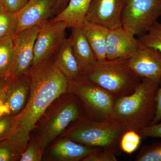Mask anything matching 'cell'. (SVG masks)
<instances>
[{"mask_svg":"<svg viewBox=\"0 0 161 161\" xmlns=\"http://www.w3.org/2000/svg\"><path fill=\"white\" fill-rule=\"evenodd\" d=\"M30 90V82L26 74L9 81L6 92L9 115L16 116L23 111L28 100Z\"/></svg>","mask_w":161,"mask_h":161,"instance_id":"obj_15","label":"cell"},{"mask_svg":"<svg viewBox=\"0 0 161 161\" xmlns=\"http://www.w3.org/2000/svg\"><path fill=\"white\" fill-rule=\"evenodd\" d=\"M69 82L92 115L100 121L111 120L115 99L109 92L85 78Z\"/></svg>","mask_w":161,"mask_h":161,"instance_id":"obj_6","label":"cell"},{"mask_svg":"<svg viewBox=\"0 0 161 161\" xmlns=\"http://www.w3.org/2000/svg\"><path fill=\"white\" fill-rule=\"evenodd\" d=\"M18 22L16 15L6 10L0 3V39L13 37L16 33Z\"/></svg>","mask_w":161,"mask_h":161,"instance_id":"obj_21","label":"cell"},{"mask_svg":"<svg viewBox=\"0 0 161 161\" xmlns=\"http://www.w3.org/2000/svg\"><path fill=\"white\" fill-rule=\"evenodd\" d=\"M80 28L98 61L106 60L107 36L109 30L97 23L87 21Z\"/></svg>","mask_w":161,"mask_h":161,"instance_id":"obj_17","label":"cell"},{"mask_svg":"<svg viewBox=\"0 0 161 161\" xmlns=\"http://www.w3.org/2000/svg\"><path fill=\"white\" fill-rule=\"evenodd\" d=\"M138 40L145 46L152 47L161 53V23L156 22Z\"/></svg>","mask_w":161,"mask_h":161,"instance_id":"obj_22","label":"cell"},{"mask_svg":"<svg viewBox=\"0 0 161 161\" xmlns=\"http://www.w3.org/2000/svg\"><path fill=\"white\" fill-rule=\"evenodd\" d=\"M69 1V0H58V3L55 10V16L60 14L66 8Z\"/></svg>","mask_w":161,"mask_h":161,"instance_id":"obj_33","label":"cell"},{"mask_svg":"<svg viewBox=\"0 0 161 161\" xmlns=\"http://www.w3.org/2000/svg\"><path fill=\"white\" fill-rule=\"evenodd\" d=\"M42 149L39 143H31L25 152L22 154L21 161H40L42 159Z\"/></svg>","mask_w":161,"mask_h":161,"instance_id":"obj_26","label":"cell"},{"mask_svg":"<svg viewBox=\"0 0 161 161\" xmlns=\"http://www.w3.org/2000/svg\"><path fill=\"white\" fill-rule=\"evenodd\" d=\"M93 149L92 147L76 142L66 137L56 143L52 149L51 155L61 161H79L83 160Z\"/></svg>","mask_w":161,"mask_h":161,"instance_id":"obj_18","label":"cell"},{"mask_svg":"<svg viewBox=\"0 0 161 161\" xmlns=\"http://www.w3.org/2000/svg\"><path fill=\"white\" fill-rule=\"evenodd\" d=\"M70 36L73 52L81 74L85 77L95 68L98 60L80 27L72 28Z\"/></svg>","mask_w":161,"mask_h":161,"instance_id":"obj_14","label":"cell"},{"mask_svg":"<svg viewBox=\"0 0 161 161\" xmlns=\"http://www.w3.org/2000/svg\"><path fill=\"white\" fill-rule=\"evenodd\" d=\"M140 44L138 38L122 26L109 30L107 39L106 59H128L136 52Z\"/></svg>","mask_w":161,"mask_h":161,"instance_id":"obj_13","label":"cell"},{"mask_svg":"<svg viewBox=\"0 0 161 161\" xmlns=\"http://www.w3.org/2000/svg\"><path fill=\"white\" fill-rule=\"evenodd\" d=\"M18 152L8 140L0 142V161L14 160Z\"/></svg>","mask_w":161,"mask_h":161,"instance_id":"obj_27","label":"cell"},{"mask_svg":"<svg viewBox=\"0 0 161 161\" xmlns=\"http://www.w3.org/2000/svg\"><path fill=\"white\" fill-rule=\"evenodd\" d=\"M159 83L142 78L132 94L114 102L111 120L124 130L138 131L150 125L156 112L157 92Z\"/></svg>","mask_w":161,"mask_h":161,"instance_id":"obj_2","label":"cell"},{"mask_svg":"<svg viewBox=\"0 0 161 161\" xmlns=\"http://www.w3.org/2000/svg\"><path fill=\"white\" fill-rule=\"evenodd\" d=\"M15 122V116L7 115L0 119V142L8 139L10 136Z\"/></svg>","mask_w":161,"mask_h":161,"instance_id":"obj_28","label":"cell"},{"mask_svg":"<svg viewBox=\"0 0 161 161\" xmlns=\"http://www.w3.org/2000/svg\"><path fill=\"white\" fill-rule=\"evenodd\" d=\"M135 161H161V142L142 147Z\"/></svg>","mask_w":161,"mask_h":161,"instance_id":"obj_24","label":"cell"},{"mask_svg":"<svg viewBox=\"0 0 161 161\" xmlns=\"http://www.w3.org/2000/svg\"><path fill=\"white\" fill-rule=\"evenodd\" d=\"M84 78L106 90L115 100L132 94L142 80L129 67L127 59L123 58L98 61Z\"/></svg>","mask_w":161,"mask_h":161,"instance_id":"obj_3","label":"cell"},{"mask_svg":"<svg viewBox=\"0 0 161 161\" xmlns=\"http://www.w3.org/2000/svg\"><path fill=\"white\" fill-rule=\"evenodd\" d=\"M156 101V112L154 118L150 125L158 123L161 119V80L157 92Z\"/></svg>","mask_w":161,"mask_h":161,"instance_id":"obj_32","label":"cell"},{"mask_svg":"<svg viewBox=\"0 0 161 161\" xmlns=\"http://www.w3.org/2000/svg\"><path fill=\"white\" fill-rule=\"evenodd\" d=\"M161 16V0H125L121 26L136 36H140Z\"/></svg>","mask_w":161,"mask_h":161,"instance_id":"obj_5","label":"cell"},{"mask_svg":"<svg viewBox=\"0 0 161 161\" xmlns=\"http://www.w3.org/2000/svg\"><path fill=\"white\" fill-rule=\"evenodd\" d=\"M92 0H69L66 8L50 21L65 22L68 27H81Z\"/></svg>","mask_w":161,"mask_h":161,"instance_id":"obj_19","label":"cell"},{"mask_svg":"<svg viewBox=\"0 0 161 161\" xmlns=\"http://www.w3.org/2000/svg\"><path fill=\"white\" fill-rule=\"evenodd\" d=\"M25 74L30 82L29 97L23 111L15 116L13 130L7 139L19 151L26 147L30 133L47 108L70 86L53 56L31 66Z\"/></svg>","mask_w":161,"mask_h":161,"instance_id":"obj_1","label":"cell"},{"mask_svg":"<svg viewBox=\"0 0 161 161\" xmlns=\"http://www.w3.org/2000/svg\"><path fill=\"white\" fill-rule=\"evenodd\" d=\"M65 22L49 20L40 26L34 46L32 66L53 56L61 43L66 38Z\"/></svg>","mask_w":161,"mask_h":161,"instance_id":"obj_8","label":"cell"},{"mask_svg":"<svg viewBox=\"0 0 161 161\" xmlns=\"http://www.w3.org/2000/svg\"><path fill=\"white\" fill-rule=\"evenodd\" d=\"M6 86L0 88V119L4 116L9 115V110L6 102Z\"/></svg>","mask_w":161,"mask_h":161,"instance_id":"obj_31","label":"cell"},{"mask_svg":"<svg viewBox=\"0 0 161 161\" xmlns=\"http://www.w3.org/2000/svg\"><path fill=\"white\" fill-rule=\"evenodd\" d=\"M40 26H32L16 34L13 37V58L9 78L15 79L25 75L31 68L34 46Z\"/></svg>","mask_w":161,"mask_h":161,"instance_id":"obj_7","label":"cell"},{"mask_svg":"<svg viewBox=\"0 0 161 161\" xmlns=\"http://www.w3.org/2000/svg\"><path fill=\"white\" fill-rule=\"evenodd\" d=\"M11 78L0 77V88L6 86L11 80Z\"/></svg>","mask_w":161,"mask_h":161,"instance_id":"obj_34","label":"cell"},{"mask_svg":"<svg viewBox=\"0 0 161 161\" xmlns=\"http://www.w3.org/2000/svg\"><path fill=\"white\" fill-rule=\"evenodd\" d=\"M125 0H92L86 17L92 22L112 30L121 26Z\"/></svg>","mask_w":161,"mask_h":161,"instance_id":"obj_11","label":"cell"},{"mask_svg":"<svg viewBox=\"0 0 161 161\" xmlns=\"http://www.w3.org/2000/svg\"><path fill=\"white\" fill-rule=\"evenodd\" d=\"M142 136L138 132L129 130L124 132L119 142V147L123 152L131 154L140 145Z\"/></svg>","mask_w":161,"mask_h":161,"instance_id":"obj_23","label":"cell"},{"mask_svg":"<svg viewBox=\"0 0 161 161\" xmlns=\"http://www.w3.org/2000/svg\"><path fill=\"white\" fill-rule=\"evenodd\" d=\"M125 132L112 120L95 121L83 119L70 129L66 136L88 147L116 150Z\"/></svg>","mask_w":161,"mask_h":161,"instance_id":"obj_4","label":"cell"},{"mask_svg":"<svg viewBox=\"0 0 161 161\" xmlns=\"http://www.w3.org/2000/svg\"><path fill=\"white\" fill-rule=\"evenodd\" d=\"M29 0H1L4 8L10 12L16 14L27 4Z\"/></svg>","mask_w":161,"mask_h":161,"instance_id":"obj_30","label":"cell"},{"mask_svg":"<svg viewBox=\"0 0 161 161\" xmlns=\"http://www.w3.org/2000/svg\"><path fill=\"white\" fill-rule=\"evenodd\" d=\"M58 0H29L16 14V33L36 26H41L55 15Z\"/></svg>","mask_w":161,"mask_h":161,"instance_id":"obj_10","label":"cell"},{"mask_svg":"<svg viewBox=\"0 0 161 161\" xmlns=\"http://www.w3.org/2000/svg\"><path fill=\"white\" fill-rule=\"evenodd\" d=\"M80 112L77 103L70 101L56 112L44 128L40 137L39 144L43 150L60 135L73 121L79 118Z\"/></svg>","mask_w":161,"mask_h":161,"instance_id":"obj_12","label":"cell"},{"mask_svg":"<svg viewBox=\"0 0 161 161\" xmlns=\"http://www.w3.org/2000/svg\"><path fill=\"white\" fill-rule=\"evenodd\" d=\"M137 132L144 137L161 138V119L158 123L150 125Z\"/></svg>","mask_w":161,"mask_h":161,"instance_id":"obj_29","label":"cell"},{"mask_svg":"<svg viewBox=\"0 0 161 161\" xmlns=\"http://www.w3.org/2000/svg\"><path fill=\"white\" fill-rule=\"evenodd\" d=\"M55 61L69 82L84 78L73 52L71 37L65 38L53 55Z\"/></svg>","mask_w":161,"mask_h":161,"instance_id":"obj_16","label":"cell"},{"mask_svg":"<svg viewBox=\"0 0 161 161\" xmlns=\"http://www.w3.org/2000/svg\"><path fill=\"white\" fill-rule=\"evenodd\" d=\"M116 153V150L96 147L82 161H117Z\"/></svg>","mask_w":161,"mask_h":161,"instance_id":"obj_25","label":"cell"},{"mask_svg":"<svg viewBox=\"0 0 161 161\" xmlns=\"http://www.w3.org/2000/svg\"><path fill=\"white\" fill-rule=\"evenodd\" d=\"M13 37L0 39V77L9 78L13 58Z\"/></svg>","mask_w":161,"mask_h":161,"instance_id":"obj_20","label":"cell"},{"mask_svg":"<svg viewBox=\"0 0 161 161\" xmlns=\"http://www.w3.org/2000/svg\"><path fill=\"white\" fill-rule=\"evenodd\" d=\"M129 67L137 76L159 83L161 80V53L140 42L138 48L127 59Z\"/></svg>","mask_w":161,"mask_h":161,"instance_id":"obj_9","label":"cell"},{"mask_svg":"<svg viewBox=\"0 0 161 161\" xmlns=\"http://www.w3.org/2000/svg\"><path fill=\"white\" fill-rule=\"evenodd\" d=\"M1 0H0V3H1Z\"/></svg>","mask_w":161,"mask_h":161,"instance_id":"obj_35","label":"cell"}]
</instances>
